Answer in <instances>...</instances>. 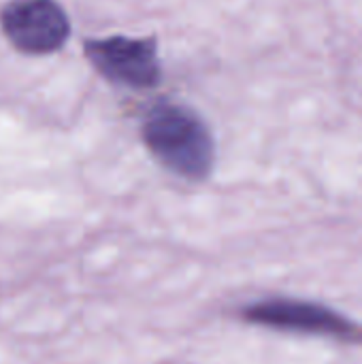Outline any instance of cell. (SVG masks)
<instances>
[{
	"instance_id": "obj_1",
	"label": "cell",
	"mask_w": 362,
	"mask_h": 364,
	"mask_svg": "<svg viewBox=\"0 0 362 364\" xmlns=\"http://www.w3.org/2000/svg\"><path fill=\"white\" fill-rule=\"evenodd\" d=\"M141 139L147 151L171 173L203 181L215 162V141L205 119L188 105L160 100L143 119Z\"/></svg>"
},
{
	"instance_id": "obj_2",
	"label": "cell",
	"mask_w": 362,
	"mask_h": 364,
	"mask_svg": "<svg viewBox=\"0 0 362 364\" xmlns=\"http://www.w3.org/2000/svg\"><path fill=\"white\" fill-rule=\"evenodd\" d=\"M83 53L94 70L109 83L130 90L156 87L162 79L158 38L145 36H105L83 43Z\"/></svg>"
},
{
	"instance_id": "obj_3",
	"label": "cell",
	"mask_w": 362,
	"mask_h": 364,
	"mask_svg": "<svg viewBox=\"0 0 362 364\" xmlns=\"http://www.w3.org/2000/svg\"><path fill=\"white\" fill-rule=\"evenodd\" d=\"M0 28L26 55L55 53L70 36V19L58 0H9L0 9Z\"/></svg>"
},
{
	"instance_id": "obj_4",
	"label": "cell",
	"mask_w": 362,
	"mask_h": 364,
	"mask_svg": "<svg viewBox=\"0 0 362 364\" xmlns=\"http://www.w3.org/2000/svg\"><path fill=\"white\" fill-rule=\"evenodd\" d=\"M241 316L245 322L267 326V328L329 337V339H337L344 343H362L361 324L318 303L271 299V301H262V303H254L245 307Z\"/></svg>"
}]
</instances>
